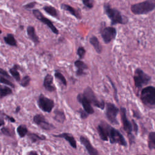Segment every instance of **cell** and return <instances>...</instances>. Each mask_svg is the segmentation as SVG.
Instances as JSON below:
<instances>
[{
    "mask_svg": "<svg viewBox=\"0 0 155 155\" xmlns=\"http://www.w3.org/2000/svg\"><path fill=\"white\" fill-rule=\"evenodd\" d=\"M104 10L105 14L110 20L112 25L116 24L125 25L128 23V18L123 16L118 10L111 7L109 4H104Z\"/></svg>",
    "mask_w": 155,
    "mask_h": 155,
    "instance_id": "6da1fadb",
    "label": "cell"
},
{
    "mask_svg": "<svg viewBox=\"0 0 155 155\" xmlns=\"http://www.w3.org/2000/svg\"><path fill=\"white\" fill-rule=\"evenodd\" d=\"M155 9V0H145L132 5L130 9L134 15H147Z\"/></svg>",
    "mask_w": 155,
    "mask_h": 155,
    "instance_id": "7a4b0ae2",
    "label": "cell"
},
{
    "mask_svg": "<svg viewBox=\"0 0 155 155\" xmlns=\"http://www.w3.org/2000/svg\"><path fill=\"white\" fill-rule=\"evenodd\" d=\"M140 99L146 107L155 108V87L147 86L144 88L141 92Z\"/></svg>",
    "mask_w": 155,
    "mask_h": 155,
    "instance_id": "3957f363",
    "label": "cell"
},
{
    "mask_svg": "<svg viewBox=\"0 0 155 155\" xmlns=\"http://www.w3.org/2000/svg\"><path fill=\"white\" fill-rule=\"evenodd\" d=\"M121 117L123 125L124 130L127 132V136L130 141V144H132L135 143V136L133 134V124L128 120L127 116V111L125 108L121 107Z\"/></svg>",
    "mask_w": 155,
    "mask_h": 155,
    "instance_id": "277c9868",
    "label": "cell"
},
{
    "mask_svg": "<svg viewBox=\"0 0 155 155\" xmlns=\"http://www.w3.org/2000/svg\"><path fill=\"white\" fill-rule=\"evenodd\" d=\"M107 137L110 144H117L124 147L127 146V141L124 136L118 130H116L110 125L108 128Z\"/></svg>",
    "mask_w": 155,
    "mask_h": 155,
    "instance_id": "5b68a950",
    "label": "cell"
},
{
    "mask_svg": "<svg viewBox=\"0 0 155 155\" xmlns=\"http://www.w3.org/2000/svg\"><path fill=\"white\" fill-rule=\"evenodd\" d=\"M133 80L135 87L137 88H141L147 85L150 82L151 78L143 70L138 68L135 71Z\"/></svg>",
    "mask_w": 155,
    "mask_h": 155,
    "instance_id": "8992f818",
    "label": "cell"
},
{
    "mask_svg": "<svg viewBox=\"0 0 155 155\" xmlns=\"http://www.w3.org/2000/svg\"><path fill=\"white\" fill-rule=\"evenodd\" d=\"M120 112V109L112 103L108 102L106 106V116L108 121L113 125H118L117 116Z\"/></svg>",
    "mask_w": 155,
    "mask_h": 155,
    "instance_id": "52a82bcc",
    "label": "cell"
},
{
    "mask_svg": "<svg viewBox=\"0 0 155 155\" xmlns=\"http://www.w3.org/2000/svg\"><path fill=\"white\" fill-rule=\"evenodd\" d=\"M84 95L86 98L89 101L90 104L93 105L94 106L99 108L101 110H103L105 108L106 104L104 101H99L97 98L95 93L93 92L92 89L87 87L84 91Z\"/></svg>",
    "mask_w": 155,
    "mask_h": 155,
    "instance_id": "ba28073f",
    "label": "cell"
},
{
    "mask_svg": "<svg viewBox=\"0 0 155 155\" xmlns=\"http://www.w3.org/2000/svg\"><path fill=\"white\" fill-rule=\"evenodd\" d=\"M100 33L103 41L106 44H109L113 41L117 35L116 29L112 26L105 27L101 29Z\"/></svg>",
    "mask_w": 155,
    "mask_h": 155,
    "instance_id": "9c48e42d",
    "label": "cell"
},
{
    "mask_svg": "<svg viewBox=\"0 0 155 155\" xmlns=\"http://www.w3.org/2000/svg\"><path fill=\"white\" fill-rule=\"evenodd\" d=\"M33 14L37 20H38L39 21L43 22L46 25H47V26L51 30V32H52L54 33H55V35L59 34L58 30L54 25L53 22H51L49 19L45 17L42 13L38 9L33 10Z\"/></svg>",
    "mask_w": 155,
    "mask_h": 155,
    "instance_id": "30bf717a",
    "label": "cell"
},
{
    "mask_svg": "<svg viewBox=\"0 0 155 155\" xmlns=\"http://www.w3.org/2000/svg\"><path fill=\"white\" fill-rule=\"evenodd\" d=\"M38 105L43 112L47 113H50L55 106L54 101L50 99L43 94H41L38 99Z\"/></svg>",
    "mask_w": 155,
    "mask_h": 155,
    "instance_id": "8fae6325",
    "label": "cell"
},
{
    "mask_svg": "<svg viewBox=\"0 0 155 155\" xmlns=\"http://www.w3.org/2000/svg\"><path fill=\"white\" fill-rule=\"evenodd\" d=\"M33 121L34 123H35L37 125L43 129V130H51L55 128V127L52 124H51L46 120L45 117L42 114H36L33 117Z\"/></svg>",
    "mask_w": 155,
    "mask_h": 155,
    "instance_id": "7c38bea8",
    "label": "cell"
},
{
    "mask_svg": "<svg viewBox=\"0 0 155 155\" xmlns=\"http://www.w3.org/2000/svg\"><path fill=\"white\" fill-rule=\"evenodd\" d=\"M77 99L79 102L82 104L84 110L88 114H92L94 113V109H93L92 104H90L89 101L86 98L84 94L80 93L77 96Z\"/></svg>",
    "mask_w": 155,
    "mask_h": 155,
    "instance_id": "4fadbf2b",
    "label": "cell"
},
{
    "mask_svg": "<svg viewBox=\"0 0 155 155\" xmlns=\"http://www.w3.org/2000/svg\"><path fill=\"white\" fill-rule=\"evenodd\" d=\"M80 141L81 144L85 147L89 155H99L98 150L92 145L88 139L84 136H80Z\"/></svg>",
    "mask_w": 155,
    "mask_h": 155,
    "instance_id": "5bb4252c",
    "label": "cell"
},
{
    "mask_svg": "<svg viewBox=\"0 0 155 155\" xmlns=\"http://www.w3.org/2000/svg\"><path fill=\"white\" fill-rule=\"evenodd\" d=\"M109 125L104 121H101L97 127V130L100 138L104 141H109L107 137V132Z\"/></svg>",
    "mask_w": 155,
    "mask_h": 155,
    "instance_id": "9a60e30c",
    "label": "cell"
},
{
    "mask_svg": "<svg viewBox=\"0 0 155 155\" xmlns=\"http://www.w3.org/2000/svg\"><path fill=\"white\" fill-rule=\"evenodd\" d=\"M43 85L44 88L50 92H54L56 88L54 85V78L50 74H48L46 76Z\"/></svg>",
    "mask_w": 155,
    "mask_h": 155,
    "instance_id": "2e32d148",
    "label": "cell"
},
{
    "mask_svg": "<svg viewBox=\"0 0 155 155\" xmlns=\"http://www.w3.org/2000/svg\"><path fill=\"white\" fill-rule=\"evenodd\" d=\"M54 137L56 138H64V139H66L68 143L70 144V145L73 148H77V144H76V141L74 137L68 133H63L62 134L59 135H53Z\"/></svg>",
    "mask_w": 155,
    "mask_h": 155,
    "instance_id": "e0dca14e",
    "label": "cell"
},
{
    "mask_svg": "<svg viewBox=\"0 0 155 155\" xmlns=\"http://www.w3.org/2000/svg\"><path fill=\"white\" fill-rule=\"evenodd\" d=\"M61 8L64 10H66V11L69 12L72 15L74 16L78 20H81V12L78 10H76L75 8H73V7H72V6L68 5V4H62L61 6Z\"/></svg>",
    "mask_w": 155,
    "mask_h": 155,
    "instance_id": "ac0fdd59",
    "label": "cell"
},
{
    "mask_svg": "<svg viewBox=\"0 0 155 155\" xmlns=\"http://www.w3.org/2000/svg\"><path fill=\"white\" fill-rule=\"evenodd\" d=\"M89 42L93 47V48L95 49V50H96V51L98 54H100L102 52V46L96 36H92L91 38H90Z\"/></svg>",
    "mask_w": 155,
    "mask_h": 155,
    "instance_id": "d6986e66",
    "label": "cell"
},
{
    "mask_svg": "<svg viewBox=\"0 0 155 155\" xmlns=\"http://www.w3.org/2000/svg\"><path fill=\"white\" fill-rule=\"evenodd\" d=\"M27 33L29 38L35 44H38L39 43H40L39 38L36 35L35 32V29L33 26H29L28 28Z\"/></svg>",
    "mask_w": 155,
    "mask_h": 155,
    "instance_id": "ffe728a7",
    "label": "cell"
},
{
    "mask_svg": "<svg viewBox=\"0 0 155 155\" xmlns=\"http://www.w3.org/2000/svg\"><path fill=\"white\" fill-rule=\"evenodd\" d=\"M54 119L59 123H64L66 121V115L61 110H56L54 113Z\"/></svg>",
    "mask_w": 155,
    "mask_h": 155,
    "instance_id": "44dd1931",
    "label": "cell"
},
{
    "mask_svg": "<svg viewBox=\"0 0 155 155\" xmlns=\"http://www.w3.org/2000/svg\"><path fill=\"white\" fill-rule=\"evenodd\" d=\"M4 40L7 44L10 46H17V42L14 37V35L11 33L7 34V36L4 38Z\"/></svg>",
    "mask_w": 155,
    "mask_h": 155,
    "instance_id": "7402d4cb",
    "label": "cell"
},
{
    "mask_svg": "<svg viewBox=\"0 0 155 155\" xmlns=\"http://www.w3.org/2000/svg\"><path fill=\"white\" fill-rule=\"evenodd\" d=\"M27 135L32 143H36L38 141H44L46 139V138L44 136H40L35 133H28Z\"/></svg>",
    "mask_w": 155,
    "mask_h": 155,
    "instance_id": "603a6c76",
    "label": "cell"
},
{
    "mask_svg": "<svg viewBox=\"0 0 155 155\" xmlns=\"http://www.w3.org/2000/svg\"><path fill=\"white\" fill-rule=\"evenodd\" d=\"M44 10L50 16L54 18H58V13L55 7L52 6H46L44 7Z\"/></svg>",
    "mask_w": 155,
    "mask_h": 155,
    "instance_id": "cb8c5ba5",
    "label": "cell"
},
{
    "mask_svg": "<svg viewBox=\"0 0 155 155\" xmlns=\"http://www.w3.org/2000/svg\"><path fill=\"white\" fill-rule=\"evenodd\" d=\"M148 146L150 150H155V132H151L148 135Z\"/></svg>",
    "mask_w": 155,
    "mask_h": 155,
    "instance_id": "d4e9b609",
    "label": "cell"
},
{
    "mask_svg": "<svg viewBox=\"0 0 155 155\" xmlns=\"http://www.w3.org/2000/svg\"><path fill=\"white\" fill-rule=\"evenodd\" d=\"M12 93V90L10 87L7 86L0 87V98H1L10 95Z\"/></svg>",
    "mask_w": 155,
    "mask_h": 155,
    "instance_id": "484cf974",
    "label": "cell"
},
{
    "mask_svg": "<svg viewBox=\"0 0 155 155\" xmlns=\"http://www.w3.org/2000/svg\"><path fill=\"white\" fill-rule=\"evenodd\" d=\"M18 65H15L14 67L9 70V72L10 74L12 75L13 78H14L16 81H20L21 80V78H20V74L18 72Z\"/></svg>",
    "mask_w": 155,
    "mask_h": 155,
    "instance_id": "4316f807",
    "label": "cell"
},
{
    "mask_svg": "<svg viewBox=\"0 0 155 155\" xmlns=\"http://www.w3.org/2000/svg\"><path fill=\"white\" fill-rule=\"evenodd\" d=\"M17 133L21 138H24L29 133L28 128L24 125H21L17 128Z\"/></svg>",
    "mask_w": 155,
    "mask_h": 155,
    "instance_id": "83f0119b",
    "label": "cell"
},
{
    "mask_svg": "<svg viewBox=\"0 0 155 155\" xmlns=\"http://www.w3.org/2000/svg\"><path fill=\"white\" fill-rule=\"evenodd\" d=\"M75 66L77 68V70H84L88 69V66L87 64L83 61L80 60H77L75 62Z\"/></svg>",
    "mask_w": 155,
    "mask_h": 155,
    "instance_id": "f1b7e54d",
    "label": "cell"
},
{
    "mask_svg": "<svg viewBox=\"0 0 155 155\" xmlns=\"http://www.w3.org/2000/svg\"><path fill=\"white\" fill-rule=\"evenodd\" d=\"M55 78H56V79L59 80L61 81V83L64 85H65V86L67 85V80L66 79V78L64 76V75L61 73H60L59 72H56L55 73Z\"/></svg>",
    "mask_w": 155,
    "mask_h": 155,
    "instance_id": "f546056e",
    "label": "cell"
},
{
    "mask_svg": "<svg viewBox=\"0 0 155 155\" xmlns=\"http://www.w3.org/2000/svg\"><path fill=\"white\" fill-rule=\"evenodd\" d=\"M30 77L29 76H25L24 78H22V79L21 80L20 82V85L23 87H28L30 82Z\"/></svg>",
    "mask_w": 155,
    "mask_h": 155,
    "instance_id": "4dcf8cb0",
    "label": "cell"
},
{
    "mask_svg": "<svg viewBox=\"0 0 155 155\" xmlns=\"http://www.w3.org/2000/svg\"><path fill=\"white\" fill-rule=\"evenodd\" d=\"M0 83L3 84H6L7 85L9 86H10L12 88H15V85L14 83H12V82H10L9 80H8L6 78H4L3 76H0Z\"/></svg>",
    "mask_w": 155,
    "mask_h": 155,
    "instance_id": "1f68e13d",
    "label": "cell"
},
{
    "mask_svg": "<svg viewBox=\"0 0 155 155\" xmlns=\"http://www.w3.org/2000/svg\"><path fill=\"white\" fill-rule=\"evenodd\" d=\"M83 4L88 9H91L94 6V0H82Z\"/></svg>",
    "mask_w": 155,
    "mask_h": 155,
    "instance_id": "d6a6232c",
    "label": "cell"
},
{
    "mask_svg": "<svg viewBox=\"0 0 155 155\" xmlns=\"http://www.w3.org/2000/svg\"><path fill=\"white\" fill-rule=\"evenodd\" d=\"M85 52H86V51L83 47H80L77 50V55H78L80 59H81L84 58L85 54Z\"/></svg>",
    "mask_w": 155,
    "mask_h": 155,
    "instance_id": "836d02e7",
    "label": "cell"
},
{
    "mask_svg": "<svg viewBox=\"0 0 155 155\" xmlns=\"http://www.w3.org/2000/svg\"><path fill=\"white\" fill-rule=\"evenodd\" d=\"M1 130L3 135L7 136H12V132L9 127H3Z\"/></svg>",
    "mask_w": 155,
    "mask_h": 155,
    "instance_id": "e575fe53",
    "label": "cell"
},
{
    "mask_svg": "<svg viewBox=\"0 0 155 155\" xmlns=\"http://www.w3.org/2000/svg\"><path fill=\"white\" fill-rule=\"evenodd\" d=\"M36 2L35 1H33V2H31L30 3H28L27 4H25L23 6V8L25 9H32L33 8L35 7V6H36Z\"/></svg>",
    "mask_w": 155,
    "mask_h": 155,
    "instance_id": "d590c367",
    "label": "cell"
},
{
    "mask_svg": "<svg viewBox=\"0 0 155 155\" xmlns=\"http://www.w3.org/2000/svg\"><path fill=\"white\" fill-rule=\"evenodd\" d=\"M79 112H80V113L81 118L83 120H85V119H86V118L88 117V114L84 110H83V109H80V110H79Z\"/></svg>",
    "mask_w": 155,
    "mask_h": 155,
    "instance_id": "8d00e7d4",
    "label": "cell"
},
{
    "mask_svg": "<svg viewBox=\"0 0 155 155\" xmlns=\"http://www.w3.org/2000/svg\"><path fill=\"white\" fill-rule=\"evenodd\" d=\"M0 75H2L3 76H6V78H11L10 76L9 75V73L4 69L0 68Z\"/></svg>",
    "mask_w": 155,
    "mask_h": 155,
    "instance_id": "74e56055",
    "label": "cell"
},
{
    "mask_svg": "<svg viewBox=\"0 0 155 155\" xmlns=\"http://www.w3.org/2000/svg\"><path fill=\"white\" fill-rule=\"evenodd\" d=\"M110 83H111V84H112V86H113V87L114 88V98H115V99H116V101H118V96H117V90H116V87H115V86H114V85L113 84V83L111 81V80H110Z\"/></svg>",
    "mask_w": 155,
    "mask_h": 155,
    "instance_id": "f35d334b",
    "label": "cell"
},
{
    "mask_svg": "<svg viewBox=\"0 0 155 155\" xmlns=\"http://www.w3.org/2000/svg\"><path fill=\"white\" fill-rule=\"evenodd\" d=\"M5 116H6V117L10 122H15V120L14 118H13V117H12V116H10L6 115V114H5Z\"/></svg>",
    "mask_w": 155,
    "mask_h": 155,
    "instance_id": "ab89813d",
    "label": "cell"
},
{
    "mask_svg": "<svg viewBox=\"0 0 155 155\" xmlns=\"http://www.w3.org/2000/svg\"><path fill=\"white\" fill-rule=\"evenodd\" d=\"M28 155H38V154L35 151H30L28 153Z\"/></svg>",
    "mask_w": 155,
    "mask_h": 155,
    "instance_id": "60d3db41",
    "label": "cell"
},
{
    "mask_svg": "<svg viewBox=\"0 0 155 155\" xmlns=\"http://www.w3.org/2000/svg\"><path fill=\"white\" fill-rule=\"evenodd\" d=\"M4 124H5V122H4V121L3 118L0 117V127H1V126H3V125H4Z\"/></svg>",
    "mask_w": 155,
    "mask_h": 155,
    "instance_id": "b9f144b4",
    "label": "cell"
},
{
    "mask_svg": "<svg viewBox=\"0 0 155 155\" xmlns=\"http://www.w3.org/2000/svg\"><path fill=\"white\" fill-rule=\"evenodd\" d=\"M20 109H21V108H20V106H18V107H17V109H16V110H15V112L18 113V112H20V110H21Z\"/></svg>",
    "mask_w": 155,
    "mask_h": 155,
    "instance_id": "7bdbcfd3",
    "label": "cell"
},
{
    "mask_svg": "<svg viewBox=\"0 0 155 155\" xmlns=\"http://www.w3.org/2000/svg\"><path fill=\"white\" fill-rule=\"evenodd\" d=\"M1 33H2V31H1V30H0V34H1Z\"/></svg>",
    "mask_w": 155,
    "mask_h": 155,
    "instance_id": "ee69618b",
    "label": "cell"
},
{
    "mask_svg": "<svg viewBox=\"0 0 155 155\" xmlns=\"http://www.w3.org/2000/svg\"><path fill=\"white\" fill-rule=\"evenodd\" d=\"M137 155H147V154H137Z\"/></svg>",
    "mask_w": 155,
    "mask_h": 155,
    "instance_id": "f6af8a7d",
    "label": "cell"
}]
</instances>
